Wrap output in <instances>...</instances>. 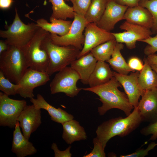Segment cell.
<instances>
[{
	"instance_id": "f6af8a7d",
	"label": "cell",
	"mask_w": 157,
	"mask_h": 157,
	"mask_svg": "<svg viewBox=\"0 0 157 157\" xmlns=\"http://www.w3.org/2000/svg\"></svg>"
},
{
	"instance_id": "9c48e42d",
	"label": "cell",
	"mask_w": 157,
	"mask_h": 157,
	"mask_svg": "<svg viewBox=\"0 0 157 157\" xmlns=\"http://www.w3.org/2000/svg\"><path fill=\"white\" fill-rule=\"evenodd\" d=\"M24 100L11 99L0 92V126L15 128L18 119L27 105Z\"/></svg>"
},
{
	"instance_id": "2e32d148",
	"label": "cell",
	"mask_w": 157,
	"mask_h": 157,
	"mask_svg": "<svg viewBox=\"0 0 157 157\" xmlns=\"http://www.w3.org/2000/svg\"><path fill=\"white\" fill-rule=\"evenodd\" d=\"M17 121L22 128L23 134L28 140L42 123L41 109L34 105H27L19 116Z\"/></svg>"
},
{
	"instance_id": "9a60e30c",
	"label": "cell",
	"mask_w": 157,
	"mask_h": 157,
	"mask_svg": "<svg viewBox=\"0 0 157 157\" xmlns=\"http://www.w3.org/2000/svg\"><path fill=\"white\" fill-rule=\"evenodd\" d=\"M128 8L118 4L113 0H108L104 12L97 25L110 32L117 22L124 19V15Z\"/></svg>"
},
{
	"instance_id": "cb8c5ba5",
	"label": "cell",
	"mask_w": 157,
	"mask_h": 157,
	"mask_svg": "<svg viewBox=\"0 0 157 157\" xmlns=\"http://www.w3.org/2000/svg\"><path fill=\"white\" fill-rule=\"evenodd\" d=\"M124 47L122 43L117 42L111 58L106 62L116 72L122 74L128 75L130 72L135 71L129 67L121 54V51Z\"/></svg>"
},
{
	"instance_id": "d6986e66",
	"label": "cell",
	"mask_w": 157,
	"mask_h": 157,
	"mask_svg": "<svg viewBox=\"0 0 157 157\" xmlns=\"http://www.w3.org/2000/svg\"><path fill=\"white\" fill-rule=\"evenodd\" d=\"M123 19L130 23L150 29L153 26V20L151 14L147 9L139 5L129 7Z\"/></svg>"
},
{
	"instance_id": "ab89813d",
	"label": "cell",
	"mask_w": 157,
	"mask_h": 157,
	"mask_svg": "<svg viewBox=\"0 0 157 157\" xmlns=\"http://www.w3.org/2000/svg\"><path fill=\"white\" fill-rule=\"evenodd\" d=\"M13 0H0V8L2 9L9 8L11 6Z\"/></svg>"
},
{
	"instance_id": "836d02e7",
	"label": "cell",
	"mask_w": 157,
	"mask_h": 157,
	"mask_svg": "<svg viewBox=\"0 0 157 157\" xmlns=\"http://www.w3.org/2000/svg\"><path fill=\"white\" fill-rule=\"evenodd\" d=\"M142 135L148 136L151 135L149 140L154 141L157 139V121L149 123L147 126L142 128L140 131Z\"/></svg>"
},
{
	"instance_id": "e0dca14e",
	"label": "cell",
	"mask_w": 157,
	"mask_h": 157,
	"mask_svg": "<svg viewBox=\"0 0 157 157\" xmlns=\"http://www.w3.org/2000/svg\"><path fill=\"white\" fill-rule=\"evenodd\" d=\"M17 121L13 132L11 151L17 157H25L35 154L37 151L33 143L21 132Z\"/></svg>"
},
{
	"instance_id": "30bf717a",
	"label": "cell",
	"mask_w": 157,
	"mask_h": 157,
	"mask_svg": "<svg viewBox=\"0 0 157 157\" xmlns=\"http://www.w3.org/2000/svg\"><path fill=\"white\" fill-rule=\"evenodd\" d=\"M122 32L112 33L117 42L124 43L129 49L135 48L137 41L147 39L153 34L151 29L125 21L120 26Z\"/></svg>"
},
{
	"instance_id": "ee69618b",
	"label": "cell",
	"mask_w": 157,
	"mask_h": 157,
	"mask_svg": "<svg viewBox=\"0 0 157 157\" xmlns=\"http://www.w3.org/2000/svg\"><path fill=\"white\" fill-rule=\"evenodd\" d=\"M144 0H141V1H144Z\"/></svg>"
},
{
	"instance_id": "60d3db41",
	"label": "cell",
	"mask_w": 157,
	"mask_h": 157,
	"mask_svg": "<svg viewBox=\"0 0 157 157\" xmlns=\"http://www.w3.org/2000/svg\"><path fill=\"white\" fill-rule=\"evenodd\" d=\"M9 45L5 40H0V54L6 51L8 49Z\"/></svg>"
},
{
	"instance_id": "8d00e7d4",
	"label": "cell",
	"mask_w": 157,
	"mask_h": 157,
	"mask_svg": "<svg viewBox=\"0 0 157 157\" xmlns=\"http://www.w3.org/2000/svg\"><path fill=\"white\" fill-rule=\"evenodd\" d=\"M71 147V146H69L65 150L62 151L58 149L55 143L53 142L51 146V149L54 151L55 157H71L72 155L70 152Z\"/></svg>"
},
{
	"instance_id": "ba28073f",
	"label": "cell",
	"mask_w": 157,
	"mask_h": 157,
	"mask_svg": "<svg viewBox=\"0 0 157 157\" xmlns=\"http://www.w3.org/2000/svg\"><path fill=\"white\" fill-rule=\"evenodd\" d=\"M88 23L85 17L75 13L74 20L68 33L63 36L50 33L52 42L60 46H72L81 50L85 41L83 32Z\"/></svg>"
},
{
	"instance_id": "d4e9b609",
	"label": "cell",
	"mask_w": 157,
	"mask_h": 157,
	"mask_svg": "<svg viewBox=\"0 0 157 157\" xmlns=\"http://www.w3.org/2000/svg\"><path fill=\"white\" fill-rule=\"evenodd\" d=\"M144 67L140 72L138 81L144 91L157 88V73L153 70L145 58Z\"/></svg>"
},
{
	"instance_id": "d590c367",
	"label": "cell",
	"mask_w": 157,
	"mask_h": 157,
	"mask_svg": "<svg viewBox=\"0 0 157 157\" xmlns=\"http://www.w3.org/2000/svg\"><path fill=\"white\" fill-rule=\"evenodd\" d=\"M129 67L132 70L141 71L144 67V65L141 60L137 57L130 58L127 63Z\"/></svg>"
},
{
	"instance_id": "3957f363",
	"label": "cell",
	"mask_w": 157,
	"mask_h": 157,
	"mask_svg": "<svg viewBox=\"0 0 157 157\" xmlns=\"http://www.w3.org/2000/svg\"><path fill=\"white\" fill-rule=\"evenodd\" d=\"M0 54V70L11 82L18 84L29 68L22 49L9 45Z\"/></svg>"
},
{
	"instance_id": "52a82bcc",
	"label": "cell",
	"mask_w": 157,
	"mask_h": 157,
	"mask_svg": "<svg viewBox=\"0 0 157 157\" xmlns=\"http://www.w3.org/2000/svg\"><path fill=\"white\" fill-rule=\"evenodd\" d=\"M80 77L77 72L71 66H67L55 75L50 84L51 93H64L66 96L73 98L82 90L77 86Z\"/></svg>"
},
{
	"instance_id": "f546056e",
	"label": "cell",
	"mask_w": 157,
	"mask_h": 157,
	"mask_svg": "<svg viewBox=\"0 0 157 157\" xmlns=\"http://www.w3.org/2000/svg\"><path fill=\"white\" fill-rule=\"evenodd\" d=\"M139 5L147 9L151 14L153 20L151 28L153 34L157 33V0H145L140 1Z\"/></svg>"
},
{
	"instance_id": "7402d4cb",
	"label": "cell",
	"mask_w": 157,
	"mask_h": 157,
	"mask_svg": "<svg viewBox=\"0 0 157 157\" xmlns=\"http://www.w3.org/2000/svg\"><path fill=\"white\" fill-rule=\"evenodd\" d=\"M62 124L63 129L62 138L68 144H70L75 141L87 139L85 129L78 121L72 119Z\"/></svg>"
},
{
	"instance_id": "44dd1931",
	"label": "cell",
	"mask_w": 157,
	"mask_h": 157,
	"mask_svg": "<svg viewBox=\"0 0 157 157\" xmlns=\"http://www.w3.org/2000/svg\"><path fill=\"white\" fill-rule=\"evenodd\" d=\"M50 23L43 18L38 19L36 21L39 27L50 33L63 36L66 34L69 30L72 22L70 20L57 19L50 17Z\"/></svg>"
},
{
	"instance_id": "5bb4252c",
	"label": "cell",
	"mask_w": 157,
	"mask_h": 157,
	"mask_svg": "<svg viewBox=\"0 0 157 157\" xmlns=\"http://www.w3.org/2000/svg\"><path fill=\"white\" fill-rule=\"evenodd\" d=\"M137 108L142 122H157V88L145 91Z\"/></svg>"
},
{
	"instance_id": "484cf974",
	"label": "cell",
	"mask_w": 157,
	"mask_h": 157,
	"mask_svg": "<svg viewBox=\"0 0 157 157\" xmlns=\"http://www.w3.org/2000/svg\"><path fill=\"white\" fill-rule=\"evenodd\" d=\"M52 5V13L51 17L66 20L74 18V12L72 7L69 6L64 0H49Z\"/></svg>"
},
{
	"instance_id": "277c9868",
	"label": "cell",
	"mask_w": 157,
	"mask_h": 157,
	"mask_svg": "<svg viewBox=\"0 0 157 157\" xmlns=\"http://www.w3.org/2000/svg\"><path fill=\"white\" fill-rule=\"evenodd\" d=\"M50 33L43 40L42 45L49 58L46 73L50 76L70 65L76 59L80 50L72 46H60L53 43Z\"/></svg>"
},
{
	"instance_id": "4316f807",
	"label": "cell",
	"mask_w": 157,
	"mask_h": 157,
	"mask_svg": "<svg viewBox=\"0 0 157 157\" xmlns=\"http://www.w3.org/2000/svg\"><path fill=\"white\" fill-rule=\"evenodd\" d=\"M108 0H92L85 16L87 21L97 24L106 9Z\"/></svg>"
},
{
	"instance_id": "5b68a950",
	"label": "cell",
	"mask_w": 157,
	"mask_h": 157,
	"mask_svg": "<svg viewBox=\"0 0 157 157\" xmlns=\"http://www.w3.org/2000/svg\"><path fill=\"white\" fill-rule=\"evenodd\" d=\"M15 10L13 23L6 26V30L0 31V36L5 39V41L9 45L22 49L28 44L40 27L33 22L27 24L24 23L15 8Z\"/></svg>"
},
{
	"instance_id": "83f0119b",
	"label": "cell",
	"mask_w": 157,
	"mask_h": 157,
	"mask_svg": "<svg viewBox=\"0 0 157 157\" xmlns=\"http://www.w3.org/2000/svg\"><path fill=\"white\" fill-rule=\"evenodd\" d=\"M116 42L115 39L110 40L94 47L90 52L97 61L106 62L111 58Z\"/></svg>"
},
{
	"instance_id": "4fadbf2b",
	"label": "cell",
	"mask_w": 157,
	"mask_h": 157,
	"mask_svg": "<svg viewBox=\"0 0 157 157\" xmlns=\"http://www.w3.org/2000/svg\"><path fill=\"white\" fill-rule=\"evenodd\" d=\"M140 72H132L128 75L113 72L114 76L123 87L129 102L134 108L138 106L140 97L144 92L141 88L138 82Z\"/></svg>"
},
{
	"instance_id": "7a4b0ae2",
	"label": "cell",
	"mask_w": 157,
	"mask_h": 157,
	"mask_svg": "<svg viewBox=\"0 0 157 157\" xmlns=\"http://www.w3.org/2000/svg\"><path fill=\"white\" fill-rule=\"evenodd\" d=\"M142 122L137 107H134L126 117L120 116L104 122L97 128L96 138L105 149L112 138L116 136L124 137L129 135L137 129Z\"/></svg>"
},
{
	"instance_id": "4dcf8cb0",
	"label": "cell",
	"mask_w": 157,
	"mask_h": 157,
	"mask_svg": "<svg viewBox=\"0 0 157 157\" xmlns=\"http://www.w3.org/2000/svg\"><path fill=\"white\" fill-rule=\"evenodd\" d=\"M92 0H70L73 4L74 12L85 17Z\"/></svg>"
},
{
	"instance_id": "1f68e13d",
	"label": "cell",
	"mask_w": 157,
	"mask_h": 157,
	"mask_svg": "<svg viewBox=\"0 0 157 157\" xmlns=\"http://www.w3.org/2000/svg\"><path fill=\"white\" fill-rule=\"evenodd\" d=\"M156 34L154 37L151 36L139 41L148 44L144 49V53L146 56L155 53L157 51V33Z\"/></svg>"
},
{
	"instance_id": "d6a6232c",
	"label": "cell",
	"mask_w": 157,
	"mask_h": 157,
	"mask_svg": "<svg viewBox=\"0 0 157 157\" xmlns=\"http://www.w3.org/2000/svg\"><path fill=\"white\" fill-rule=\"evenodd\" d=\"M94 147L92 151L83 157H105V149L96 137L93 140Z\"/></svg>"
},
{
	"instance_id": "603a6c76",
	"label": "cell",
	"mask_w": 157,
	"mask_h": 157,
	"mask_svg": "<svg viewBox=\"0 0 157 157\" xmlns=\"http://www.w3.org/2000/svg\"><path fill=\"white\" fill-rule=\"evenodd\" d=\"M109 65L105 61H98L89 80L90 87H94L104 84L113 76Z\"/></svg>"
},
{
	"instance_id": "8992f818",
	"label": "cell",
	"mask_w": 157,
	"mask_h": 157,
	"mask_svg": "<svg viewBox=\"0 0 157 157\" xmlns=\"http://www.w3.org/2000/svg\"><path fill=\"white\" fill-rule=\"evenodd\" d=\"M50 33L40 27L28 44L22 49L29 68L46 72L49 58L47 51L42 47V44L43 40Z\"/></svg>"
},
{
	"instance_id": "f1b7e54d",
	"label": "cell",
	"mask_w": 157,
	"mask_h": 157,
	"mask_svg": "<svg viewBox=\"0 0 157 157\" xmlns=\"http://www.w3.org/2000/svg\"><path fill=\"white\" fill-rule=\"evenodd\" d=\"M20 86L18 84L13 83L6 78L0 70V90L8 96L17 94Z\"/></svg>"
},
{
	"instance_id": "ac0fdd59",
	"label": "cell",
	"mask_w": 157,
	"mask_h": 157,
	"mask_svg": "<svg viewBox=\"0 0 157 157\" xmlns=\"http://www.w3.org/2000/svg\"><path fill=\"white\" fill-rule=\"evenodd\" d=\"M30 101L36 108L46 110L51 120L55 122L62 124L74 118L73 115L60 108H56L49 104L40 94H37L36 99L33 98Z\"/></svg>"
},
{
	"instance_id": "b9f144b4",
	"label": "cell",
	"mask_w": 157,
	"mask_h": 157,
	"mask_svg": "<svg viewBox=\"0 0 157 157\" xmlns=\"http://www.w3.org/2000/svg\"><path fill=\"white\" fill-rule=\"evenodd\" d=\"M152 69L157 73V65H150Z\"/></svg>"
},
{
	"instance_id": "7bdbcfd3",
	"label": "cell",
	"mask_w": 157,
	"mask_h": 157,
	"mask_svg": "<svg viewBox=\"0 0 157 157\" xmlns=\"http://www.w3.org/2000/svg\"><path fill=\"white\" fill-rule=\"evenodd\" d=\"M66 1H70V0H65Z\"/></svg>"
},
{
	"instance_id": "8fae6325",
	"label": "cell",
	"mask_w": 157,
	"mask_h": 157,
	"mask_svg": "<svg viewBox=\"0 0 157 157\" xmlns=\"http://www.w3.org/2000/svg\"><path fill=\"white\" fill-rule=\"evenodd\" d=\"M49 76L46 72L28 68L18 83L20 87L17 94L25 98H33L34 89L45 84L50 80Z\"/></svg>"
},
{
	"instance_id": "74e56055",
	"label": "cell",
	"mask_w": 157,
	"mask_h": 157,
	"mask_svg": "<svg viewBox=\"0 0 157 157\" xmlns=\"http://www.w3.org/2000/svg\"><path fill=\"white\" fill-rule=\"evenodd\" d=\"M120 5L133 7L137 6L141 0H113Z\"/></svg>"
},
{
	"instance_id": "7c38bea8",
	"label": "cell",
	"mask_w": 157,
	"mask_h": 157,
	"mask_svg": "<svg viewBox=\"0 0 157 157\" xmlns=\"http://www.w3.org/2000/svg\"><path fill=\"white\" fill-rule=\"evenodd\" d=\"M84 35L83 46L77 58L88 53L97 46L115 39L112 33L100 28L92 22L88 23L85 26Z\"/></svg>"
},
{
	"instance_id": "ffe728a7",
	"label": "cell",
	"mask_w": 157,
	"mask_h": 157,
	"mask_svg": "<svg viewBox=\"0 0 157 157\" xmlns=\"http://www.w3.org/2000/svg\"><path fill=\"white\" fill-rule=\"evenodd\" d=\"M97 60L91 52L77 58L71 64L70 66L78 74L84 84H88L89 78L94 71Z\"/></svg>"
},
{
	"instance_id": "f35d334b",
	"label": "cell",
	"mask_w": 157,
	"mask_h": 157,
	"mask_svg": "<svg viewBox=\"0 0 157 157\" xmlns=\"http://www.w3.org/2000/svg\"><path fill=\"white\" fill-rule=\"evenodd\" d=\"M148 63L150 65H157V55L155 53L147 56L145 58Z\"/></svg>"
},
{
	"instance_id": "e575fe53",
	"label": "cell",
	"mask_w": 157,
	"mask_h": 157,
	"mask_svg": "<svg viewBox=\"0 0 157 157\" xmlns=\"http://www.w3.org/2000/svg\"><path fill=\"white\" fill-rule=\"evenodd\" d=\"M157 145V143L152 142L150 143L147 148L145 149H139L135 152L126 155H121L120 157H144L148 155L149 152L153 149Z\"/></svg>"
},
{
	"instance_id": "6da1fadb",
	"label": "cell",
	"mask_w": 157,
	"mask_h": 157,
	"mask_svg": "<svg viewBox=\"0 0 157 157\" xmlns=\"http://www.w3.org/2000/svg\"><path fill=\"white\" fill-rule=\"evenodd\" d=\"M122 85L114 76L107 83L100 85L82 88V90L93 92L99 97L101 106L98 108L100 115H104L108 110L113 108L122 111L126 116L131 113L134 107L129 102L125 93L120 91Z\"/></svg>"
}]
</instances>
